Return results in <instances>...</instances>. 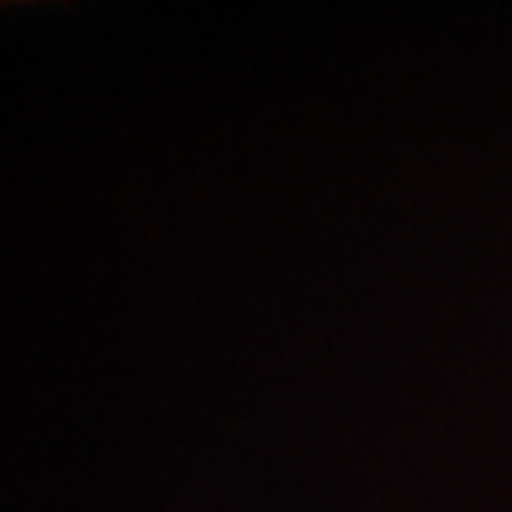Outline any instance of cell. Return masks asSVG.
<instances>
[{
	"mask_svg": "<svg viewBox=\"0 0 512 512\" xmlns=\"http://www.w3.org/2000/svg\"><path fill=\"white\" fill-rule=\"evenodd\" d=\"M16 4H27V0H16Z\"/></svg>",
	"mask_w": 512,
	"mask_h": 512,
	"instance_id": "1",
	"label": "cell"
}]
</instances>
